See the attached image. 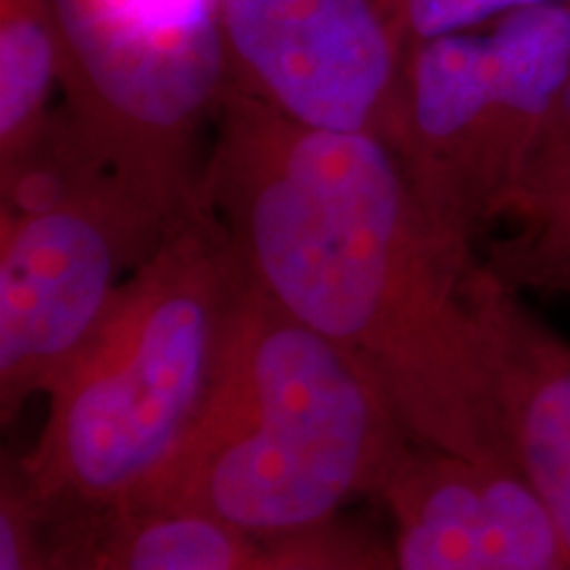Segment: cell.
<instances>
[{
	"instance_id": "3957f363",
	"label": "cell",
	"mask_w": 570,
	"mask_h": 570,
	"mask_svg": "<svg viewBox=\"0 0 570 570\" xmlns=\"http://www.w3.org/2000/svg\"><path fill=\"white\" fill-rule=\"evenodd\" d=\"M246 273L204 202L164 233L48 391L17 465L42 497L119 510L173 460L219 373Z\"/></svg>"
},
{
	"instance_id": "6da1fadb",
	"label": "cell",
	"mask_w": 570,
	"mask_h": 570,
	"mask_svg": "<svg viewBox=\"0 0 570 570\" xmlns=\"http://www.w3.org/2000/svg\"><path fill=\"white\" fill-rule=\"evenodd\" d=\"M202 202L262 294L352 356L420 446L512 468L483 254L436 219L370 132L302 125L230 85Z\"/></svg>"
},
{
	"instance_id": "8fae6325",
	"label": "cell",
	"mask_w": 570,
	"mask_h": 570,
	"mask_svg": "<svg viewBox=\"0 0 570 570\" xmlns=\"http://www.w3.org/2000/svg\"><path fill=\"white\" fill-rule=\"evenodd\" d=\"M259 539L206 512L130 504L114 518L104 570H248Z\"/></svg>"
},
{
	"instance_id": "9c48e42d",
	"label": "cell",
	"mask_w": 570,
	"mask_h": 570,
	"mask_svg": "<svg viewBox=\"0 0 570 570\" xmlns=\"http://www.w3.org/2000/svg\"><path fill=\"white\" fill-rule=\"evenodd\" d=\"M61 92V42L48 0H0V173L46 138Z\"/></svg>"
},
{
	"instance_id": "9a60e30c",
	"label": "cell",
	"mask_w": 570,
	"mask_h": 570,
	"mask_svg": "<svg viewBox=\"0 0 570 570\" xmlns=\"http://www.w3.org/2000/svg\"><path fill=\"white\" fill-rule=\"evenodd\" d=\"M394 570H396V568H394Z\"/></svg>"
},
{
	"instance_id": "7a4b0ae2",
	"label": "cell",
	"mask_w": 570,
	"mask_h": 570,
	"mask_svg": "<svg viewBox=\"0 0 570 570\" xmlns=\"http://www.w3.org/2000/svg\"><path fill=\"white\" fill-rule=\"evenodd\" d=\"M412 444L373 377L246 275L202 415L130 504L281 539L336 520L348 499L381 497Z\"/></svg>"
},
{
	"instance_id": "7c38bea8",
	"label": "cell",
	"mask_w": 570,
	"mask_h": 570,
	"mask_svg": "<svg viewBox=\"0 0 570 570\" xmlns=\"http://www.w3.org/2000/svg\"><path fill=\"white\" fill-rule=\"evenodd\" d=\"M248 570H389L381 552L336 520L291 537L259 541Z\"/></svg>"
},
{
	"instance_id": "8992f818",
	"label": "cell",
	"mask_w": 570,
	"mask_h": 570,
	"mask_svg": "<svg viewBox=\"0 0 570 570\" xmlns=\"http://www.w3.org/2000/svg\"><path fill=\"white\" fill-rule=\"evenodd\" d=\"M233 85L302 125L391 142L404 48L389 0H219Z\"/></svg>"
},
{
	"instance_id": "277c9868",
	"label": "cell",
	"mask_w": 570,
	"mask_h": 570,
	"mask_svg": "<svg viewBox=\"0 0 570 570\" xmlns=\"http://www.w3.org/2000/svg\"><path fill=\"white\" fill-rule=\"evenodd\" d=\"M177 219L92 159L59 109L35 151L0 173L6 425L61 381Z\"/></svg>"
},
{
	"instance_id": "5b68a950",
	"label": "cell",
	"mask_w": 570,
	"mask_h": 570,
	"mask_svg": "<svg viewBox=\"0 0 570 570\" xmlns=\"http://www.w3.org/2000/svg\"><path fill=\"white\" fill-rule=\"evenodd\" d=\"M61 42L59 111L92 159L167 217L202 204L233 85L219 0H48Z\"/></svg>"
},
{
	"instance_id": "5bb4252c",
	"label": "cell",
	"mask_w": 570,
	"mask_h": 570,
	"mask_svg": "<svg viewBox=\"0 0 570 570\" xmlns=\"http://www.w3.org/2000/svg\"><path fill=\"white\" fill-rule=\"evenodd\" d=\"M529 291L531 294L570 296V225L520 283V294H529Z\"/></svg>"
},
{
	"instance_id": "52a82bcc",
	"label": "cell",
	"mask_w": 570,
	"mask_h": 570,
	"mask_svg": "<svg viewBox=\"0 0 570 570\" xmlns=\"http://www.w3.org/2000/svg\"><path fill=\"white\" fill-rule=\"evenodd\" d=\"M396 570H570V547L523 475L412 444L381 491Z\"/></svg>"
},
{
	"instance_id": "30bf717a",
	"label": "cell",
	"mask_w": 570,
	"mask_h": 570,
	"mask_svg": "<svg viewBox=\"0 0 570 570\" xmlns=\"http://www.w3.org/2000/svg\"><path fill=\"white\" fill-rule=\"evenodd\" d=\"M117 510L42 497L19 465L0 475V570H104Z\"/></svg>"
},
{
	"instance_id": "ba28073f",
	"label": "cell",
	"mask_w": 570,
	"mask_h": 570,
	"mask_svg": "<svg viewBox=\"0 0 570 570\" xmlns=\"http://www.w3.org/2000/svg\"><path fill=\"white\" fill-rule=\"evenodd\" d=\"M481 304L512 470L537 491L570 547V341L489 265Z\"/></svg>"
},
{
	"instance_id": "4fadbf2b",
	"label": "cell",
	"mask_w": 570,
	"mask_h": 570,
	"mask_svg": "<svg viewBox=\"0 0 570 570\" xmlns=\"http://www.w3.org/2000/svg\"><path fill=\"white\" fill-rule=\"evenodd\" d=\"M570 3V0H389L399 42L441 38V35L473 32L489 27L512 11L537 9V6Z\"/></svg>"
}]
</instances>
